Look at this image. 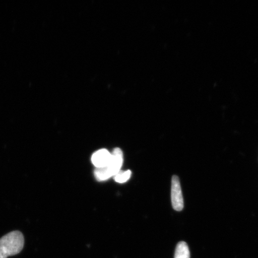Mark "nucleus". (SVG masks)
Returning a JSON list of instances; mask_svg holds the SVG:
<instances>
[{"instance_id":"f03ea898","label":"nucleus","mask_w":258,"mask_h":258,"mask_svg":"<svg viewBox=\"0 0 258 258\" xmlns=\"http://www.w3.org/2000/svg\"><path fill=\"white\" fill-rule=\"evenodd\" d=\"M123 164V154L120 148H115L111 153V157L108 165L103 168H96L94 170L95 178L98 181H104L121 170Z\"/></svg>"},{"instance_id":"7ed1b4c3","label":"nucleus","mask_w":258,"mask_h":258,"mask_svg":"<svg viewBox=\"0 0 258 258\" xmlns=\"http://www.w3.org/2000/svg\"><path fill=\"white\" fill-rule=\"evenodd\" d=\"M171 201L174 209L176 211H181L183 209V199L181 186L179 177L173 176L171 187Z\"/></svg>"},{"instance_id":"423d86ee","label":"nucleus","mask_w":258,"mask_h":258,"mask_svg":"<svg viewBox=\"0 0 258 258\" xmlns=\"http://www.w3.org/2000/svg\"><path fill=\"white\" fill-rule=\"evenodd\" d=\"M132 175L131 170L122 171L120 170L114 176L115 182L122 183L127 182L130 179Z\"/></svg>"},{"instance_id":"20e7f679","label":"nucleus","mask_w":258,"mask_h":258,"mask_svg":"<svg viewBox=\"0 0 258 258\" xmlns=\"http://www.w3.org/2000/svg\"><path fill=\"white\" fill-rule=\"evenodd\" d=\"M111 153L107 150L97 151L92 156V162L96 168H103L108 165L110 161Z\"/></svg>"},{"instance_id":"f257e3e1","label":"nucleus","mask_w":258,"mask_h":258,"mask_svg":"<svg viewBox=\"0 0 258 258\" xmlns=\"http://www.w3.org/2000/svg\"><path fill=\"white\" fill-rule=\"evenodd\" d=\"M21 232L14 231L0 238V258H8L21 252L24 246Z\"/></svg>"},{"instance_id":"39448f33","label":"nucleus","mask_w":258,"mask_h":258,"mask_svg":"<svg viewBox=\"0 0 258 258\" xmlns=\"http://www.w3.org/2000/svg\"><path fill=\"white\" fill-rule=\"evenodd\" d=\"M174 258H190L188 245L184 241H180L177 244Z\"/></svg>"}]
</instances>
